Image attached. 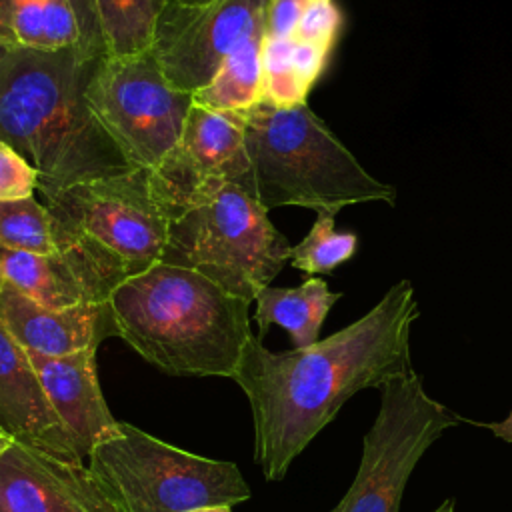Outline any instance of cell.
I'll use <instances>...</instances> for the list:
<instances>
[{
  "label": "cell",
  "mask_w": 512,
  "mask_h": 512,
  "mask_svg": "<svg viewBox=\"0 0 512 512\" xmlns=\"http://www.w3.org/2000/svg\"><path fill=\"white\" fill-rule=\"evenodd\" d=\"M0 424L20 442L64 460L82 462L72 436L54 412L28 352L0 320Z\"/></svg>",
  "instance_id": "5bb4252c"
},
{
  "label": "cell",
  "mask_w": 512,
  "mask_h": 512,
  "mask_svg": "<svg viewBox=\"0 0 512 512\" xmlns=\"http://www.w3.org/2000/svg\"><path fill=\"white\" fill-rule=\"evenodd\" d=\"M240 116L250 160L240 186L266 210L304 206L336 214L360 202L394 204V188L368 174L306 104L260 100Z\"/></svg>",
  "instance_id": "277c9868"
},
{
  "label": "cell",
  "mask_w": 512,
  "mask_h": 512,
  "mask_svg": "<svg viewBox=\"0 0 512 512\" xmlns=\"http://www.w3.org/2000/svg\"><path fill=\"white\" fill-rule=\"evenodd\" d=\"M38 188L36 168L12 146L0 142V202L32 196Z\"/></svg>",
  "instance_id": "603a6c76"
},
{
  "label": "cell",
  "mask_w": 512,
  "mask_h": 512,
  "mask_svg": "<svg viewBox=\"0 0 512 512\" xmlns=\"http://www.w3.org/2000/svg\"><path fill=\"white\" fill-rule=\"evenodd\" d=\"M332 212H318L316 222L302 242L292 246L290 264L306 274H324L352 258L356 234L338 232Z\"/></svg>",
  "instance_id": "7402d4cb"
},
{
  "label": "cell",
  "mask_w": 512,
  "mask_h": 512,
  "mask_svg": "<svg viewBox=\"0 0 512 512\" xmlns=\"http://www.w3.org/2000/svg\"><path fill=\"white\" fill-rule=\"evenodd\" d=\"M486 426L492 430V434H494L496 438H500V440L512 444V410H510V414H508L504 420L494 422V424H486Z\"/></svg>",
  "instance_id": "4316f807"
},
{
  "label": "cell",
  "mask_w": 512,
  "mask_h": 512,
  "mask_svg": "<svg viewBox=\"0 0 512 512\" xmlns=\"http://www.w3.org/2000/svg\"><path fill=\"white\" fill-rule=\"evenodd\" d=\"M264 28L242 42L218 68L214 78L192 94L194 104L214 112H244L262 100Z\"/></svg>",
  "instance_id": "ac0fdd59"
},
{
  "label": "cell",
  "mask_w": 512,
  "mask_h": 512,
  "mask_svg": "<svg viewBox=\"0 0 512 512\" xmlns=\"http://www.w3.org/2000/svg\"><path fill=\"white\" fill-rule=\"evenodd\" d=\"M172 2H178V4H184V6H204V4H210V2H216V0H172Z\"/></svg>",
  "instance_id": "4dcf8cb0"
},
{
  "label": "cell",
  "mask_w": 512,
  "mask_h": 512,
  "mask_svg": "<svg viewBox=\"0 0 512 512\" xmlns=\"http://www.w3.org/2000/svg\"><path fill=\"white\" fill-rule=\"evenodd\" d=\"M108 304L116 336L172 376L232 378L252 336L248 300L164 262L124 280Z\"/></svg>",
  "instance_id": "3957f363"
},
{
  "label": "cell",
  "mask_w": 512,
  "mask_h": 512,
  "mask_svg": "<svg viewBox=\"0 0 512 512\" xmlns=\"http://www.w3.org/2000/svg\"><path fill=\"white\" fill-rule=\"evenodd\" d=\"M102 56L80 44H0V142L36 168L46 202L70 186L138 170L86 98Z\"/></svg>",
  "instance_id": "7a4b0ae2"
},
{
  "label": "cell",
  "mask_w": 512,
  "mask_h": 512,
  "mask_svg": "<svg viewBox=\"0 0 512 512\" xmlns=\"http://www.w3.org/2000/svg\"><path fill=\"white\" fill-rule=\"evenodd\" d=\"M248 170L240 112H214L194 104L178 142L148 174L156 200L174 218L216 182L240 186Z\"/></svg>",
  "instance_id": "8fae6325"
},
{
  "label": "cell",
  "mask_w": 512,
  "mask_h": 512,
  "mask_svg": "<svg viewBox=\"0 0 512 512\" xmlns=\"http://www.w3.org/2000/svg\"><path fill=\"white\" fill-rule=\"evenodd\" d=\"M188 512H232V506H206V508H196Z\"/></svg>",
  "instance_id": "f1b7e54d"
},
{
  "label": "cell",
  "mask_w": 512,
  "mask_h": 512,
  "mask_svg": "<svg viewBox=\"0 0 512 512\" xmlns=\"http://www.w3.org/2000/svg\"><path fill=\"white\" fill-rule=\"evenodd\" d=\"M12 442H14V436L0 424V458H2V454L10 448Z\"/></svg>",
  "instance_id": "83f0119b"
},
{
  "label": "cell",
  "mask_w": 512,
  "mask_h": 512,
  "mask_svg": "<svg viewBox=\"0 0 512 512\" xmlns=\"http://www.w3.org/2000/svg\"><path fill=\"white\" fill-rule=\"evenodd\" d=\"M28 356L54 412L72 436L80 456L88 458L120 426L96 378V348H84L66 356L34 352H28Z\"/></svg>",
  "instance_id": "9a60e30c"
},
{
  "label": "cell",
  "mask_w": 512,
  "mask_h": 512,
  "mask_svg": "<svg viewBox=\"0 0 512 512\" xmlns=\"http://www.w3.org/2000/svg\"><path fill=\"white\" fill-rule=\"evenodd\" d=\"M88 104L136 168L154 170L178 142L194 98L164 76L152 50L102 56L86 90Z\"/></svg>",
  "instance_id": "9c48e42d"
},
{
  "label": "cell",
  "mask_w": 512,
  "mask_h": 512,
  "mask_svg": "<svg viewBox=\"0 0 512 512\" xmlns=\"http://www.w3.org/2000/svg\"><path fill=\"white\" fill-rule=\"evenodd\" d=\"M292 246L268 210L236 182H216L170 218L164 264L194 270L222 290L248 300L270 286Z\"/></svg>",
  "instance_id": "8992f818"
},
{
  "label": "cell",
  "mask_w": 512,
  "mask_h": 512,
  "mask_svg": "<svg viewBox=\"0 0 512 512\" xmlns=\"http://www.w3.org/2000/svg\"><path fill=\"white\" fill-rule=\"evenodd\" d=\"M462 422L434 400L414 368L380 388V410L364 436L362 458L344 498L330 512H400L406 482L424 452Z\"/></svg>",
  "instance_id": "ba28073f"
},
{
  "label": "cell",
  "mask_w": 512,
  "mask_h": 512,
  "mask_svg": "<svg viewBox=\"0 0 512 512\" xmlns=\"http://www.w3.org/2000/svg\"><path fill=\"white\" fill-rule=\"evenodd\" d=\"M46 206L56 254L74 268L94 304L108 302L124 280L162 260L170 216L146 168L70 186Z\"/></svg>",
  "instance_id": "5b68a950"
},
{
  "label": "cell",
  "mask_w": 512,
  "mask_h": 512,
  "mask_svg": "<svg viewBox=\"0 0 512 512\" xmlns=\"http://www.w3.org/2000/svg\"><path fill=\"white\" fill-rule=\"evenodd\" d=\"M10 26L16 46L22 48L82 46L80 24L70 0H10Z\"/></svg>",
  "instance_id": "ffe728a7"
},
{
  "label": "cell",
  "mask_w": 512,
  "mask_h": 512,
  "mask_svg": "<svg viewBox=\"0 0 512 512\" xmlns=\"http://www.w3.org/2000/svg\"><path fill=\"white\" fill-rule=\"evenodd\" d=\"M74 14L80 24L82 32V48L92 52V54H106L104 52V42L100 36L98 28V18H96V6L94 0H70Z\"/></svg>",
  "instance_id": "d4e9b609"
},
{
  "label": "cell",
  "mask_w": 512,
  "mask_h": 512,
  "mask_svg": "<svg viewBox=\"0 0 512 512\" xmlns=\"http://www.w3.org/2000/svg\"><path fill=\"white\" fill-rule=\"evenodd\" d=\"M166 0H94L106 56H138L152 50Z\"/></svg>",
  "instance_id": "d6986e66"
},
{
  "label": "cell",
  "mask_w": 512,
  "mask_h": 512,
  "mask_svg": "<svg viewBox=\"0 0 512 512\" xmlns=\"http://www.w3.org/2000/svg\"><path fill=\"white\" fill-rule=\"evenodd\" d=\"M418 314L412 284L400 280L370 312L312 346L272 352L250 336L232 380L248 398L254 458L266 480H282L356 392L412 370L410 328Z\"/></svg>",
  "instance_id": "6da1fadb"
},
{
  "label": "cell",
  "mask_w": 512,
  "mask_h": 512,
  "mask_svg": "<svg viewBox=\"0 0 512 512\" xmlns=\"http://www.w3.org/2000/svg\"><path fill=\"white\" fill-rule=\"evenodd\" d=\"M268 2L216 0L204 6H184L166 0L152 52L168 82L190 94L204 88L220 64L264 28Z\"/></svg>",
  "instance_id": "30bf717a"
},
{
  "label": "cell",
  "mask_w": 512,
  "mask_h": 512,
  "mask_svg": "<svg viewBox=\"0 0 512 512\" xmlns=\"http://www.w3.org/2000/svg\"><path fill=\"white\" fill-rule=\"evenodd\" d=\"M0 44L16 46L10 26V0H0Z\"/></svg>",
  "instance_id": "484cf974"
},
{
  "label": "cell",
  "mask_w": 512,
  "mask_h": 512,
  "mask_svg": "<svg viewBox=\"0 0 512 512\" xmlns=\"http://www.w3.org/2000/svg\"><path fill=\"white\" fill-rule=\"evenodd\" d=\"M340 296L330 292L322 278H308L296 288L266 286L254 300L258 336L262 338L272 324H278L290 334L294 348L312 346L318 342L324 318Z\"/></svg>",
  "instance_id": "2e32d148"
},
{
  "label": "cell",
  "mask_w": 512,
  "mask_h": 512,
  "mask_svg": "<svg viewBox=\"0 0 512 512\" xmlns=\"http://www.w3.org/2000/svg\"><path fill=\"white\" fill-rule=\"evenodd\" d=\"M312 0H270L264 16L266 38H290Z\"/></svg>",
  "instance_id": "cb8c5ba5"
},
{
  "label": "cell",
  "mask_w": 512,
  "mask_h": 512,
  "mask_svg": "<svg viewBox=\"0 0 512 512\" xmlns=\"http://www.w3.org/2000/svg\"><path fill=\"white\" fill-rule=\"evenodd\" d=\"M0 274L34 302L48 308L94 304L74 268L60 256L0 248Z\"/></svg>",
  "instance_id": "e0dca14e"
},
{
  "label": "cell",
  "mask_w": 512,
  "mask_h": 512,
  "mask_svg": "<svg viewBox=\"0 0 512 512\" xmlns=\"http://www.w3.org/2000/svg\"><path fill=\"white\" fill-rule=\"evenodd\" d=\"M0 248L40 256L56 254L48 206L34 196L0 202Z\"/></svg>",
  "instance_id": "44dd1931"
},
{
  "label": "cell",
  "mask_w": 512,
  "mask_h": 512,
  "mask_svg": "<svg viewBox=\"0 0 512 512\" xmlns=\"http://www.w3.org/2000/svg\"><path fill=\"white\" fill-rule=\"evenodd\" d=\"M454 498H446L438 508H434L432 512H454Z\"/></svg>",
  "instance_id": "f546056e"
},
{
  "label": "cell",
  "mask_w": 512,
  "mask_h": 512,
  "mask_svg": "<svg viewBox=\"0 0 512 512\" xmlns=\"http://www.w3.org/2000/svg\"><path fill=\"white\" fill-rule=\"evenodd\" d=\"M88 468L124 512H188L250 498L236 464L186 452L128 422L90 452Z\"/></svg>",
  "instance_id": "52a82bcc"
},
{
  "label": "cell",
  "mask_w": 512,
  "mask_h": 512,
  "mask_svg": "<svg viewBox=\"0 0 512 512\" xmlns=\"http://www.w3.org/2000/svg\"><path fill=\"white\" fill-rule=\"evenodd\" d=\"M0 512H124L88 466L14 438L0 458Z\"/></svg>",
  "instance_id": "7c38bea8"
},
{
  "label": "cell",
  "mask_w": 512,
  "mask_h": 512,
  "mask_svg": "<svg viewBox=\"0 0 512 512\" xmlns=\"http://www.w3.org/2000/svg\"><path fill=\"white\" fill-rule=\"evenodd\" d=\"M0 320L26 350L42 356H66L116 336L108 302L48 308L4 280L0 288Z\"/></svg>",
  "instance_id": "4fadbf2b"
},
{
  "label": "cell",
  "mask_w": 512,
  "mask_h": 512,
  "mask_svg": "<svg viewBox=\"0 0 512 512\" xmlns=\"http://www.w3.org/2000/svg\"><path fill=\"white\" fill-rule=\"evenodd\" d=\"M4 286V278H2V274H0V288Z\"/></svg>",
  "instance_id": "1f68e13d"
}]
</instances>
